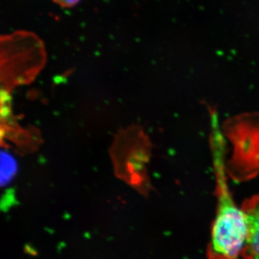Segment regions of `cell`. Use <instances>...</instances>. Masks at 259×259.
Wrapping results in <instances>:
<instances>
[{
    "instance_id": "2",
    "label": "cell",
    "mask_w": 259,
    "mask_h": 259,
    "mask_svg": "<svg viewBox=\"0 0 259 259\" xmlns=\"http://www.w3.org/2000/svg\"><path fill=\"white\" fill-rule=\"evenodd\" d=\"M248 221V236L243 255L244 259H259V194L243 202Z\"/></svg>"
},
{
    "instance_id": "4",
    "label": "cell",
    "mask_w": 259,
    "mask_h": 259,
    "mask_svg": "<svg viewBox=\"0 0 259 259\" xmlns=\"http://www.w3.org/2000/svg\"><path fill=\"white\" fill-rule=\"evenodd\" d=\"M52 1L63 8H71L78 4L80 0H52Z\"/></svg>"
},
{
    "instance_id": "1",
    "label": "cell",
    "mask_w": 259,
    "mask_h": 259,
    "mask_svg": "<svg viewBox=\"0 0 259 259\" xmlns=\"http://www.w3.org/2000/svg\"><path fill=\"white\" fill-rule=\"evenodd\" d=\"M212 140L218 208L207 255L209 259H238L243 253L246 243L248 221L244 210L235 203L227 185L221 134H213Z\"/></svg>"
},
{
    "instance_id": "3",
    "label": "cell",
    "mask_w": 259,
    "mask_h": 259,
    "mask_svg": "<svg viewBox=\"0 0 259 259\" xmlns=\"http://www.w3.org/2000/svg\"><path fill=\"white\" fill-rule=\"evenodd\" d=\"M18 161L7 151L1 152V185L6 187L11 183L18 172Z\"/></svg>"
}]
</instances>
